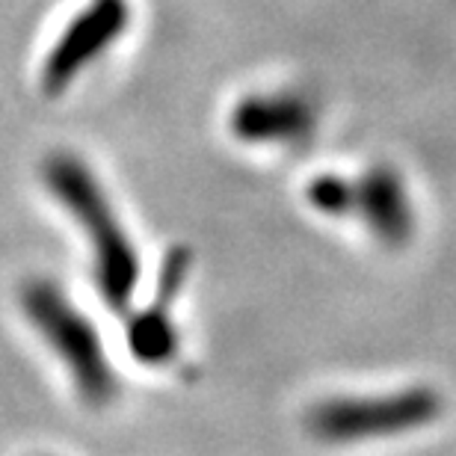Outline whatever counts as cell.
<instances>
[{"mask_svg":"<svg viewBox=\"0 0 456 456\" xmlns=\"http://www.w3.org/2000/svg\"><path fill=\"white\" fill-rule=\"evenodd\" d=\"M442 415V397L427 386H412L379 397H335L308 412V430L321 442L350 444L400 436L433 424Z\"/></svg>","mask_w":456,"mask_h":456,"instance_id":"3957f363","label":"cell"},{"mask_svg":"<svg viewBox=\"0 0 456 456\" xmlns=\"http://www.w3.org/2000/svg\"><path fill=\"white\" fill-rule=\"evenodd\" d=\"M42 184L75 216L93 249L95 281L104 303L113 312H125L140 279V258L134 243L118 223L110 199L98 184L95 172L71 151H51L42 160Z\"/></svg>","mask_w":456,"mask_h":456,"instance_id":"6da1fadb","label":"cell"},{"mask_svg":"<svg viewBox=\"0 0 456 456\" xmlns=\"http://www.w3.org/2000/svg\"><path fill=\"white\" fill-rule=\"evenodd\" d=\"M193 252L187 246H172L160 264L154 303L127 321V350L136 362L160 368L178 355V330L172 323V303L187 285Z\"/></svg>","mask_w":456,"mask_h":456,"instance_id":"5b68a950","label":"cell"},{"mask_svg":"<svg viewBox=\"0 0 456 456\" xmlns=\"http://www.w3.org/2000/svg\"><path fill=\"white\" fill-rule=\"evenodd\" d=\"M228 125L243 142H299L312 134L314 110L294 93L246 95L232 110Z\"/></svg>","mask_w":456,"mask_h":456,"instance_id":"8992f818","label":"cell"},{"mask_svg":"<svg viewBox=\"0 0 456 456\" xmlns=\"http://www.w3.org/2000/svg\"><path fill=\"white\" fill-rule=\"evenodd\" d=\"M355 208L370 234L386 246H403L412 237L415 216L403 178L391 167H373L355 187Z\"/></svg>","mask_w":456,"mask_h":456,"instance_id":"52a82bcc","label":"cell"},{"mask_svg":"<svg viewBox=\"0 0 456 456\" xmlns=\"http://www.w3.org/2000/svg\"><path fill=\"white\" fill-rule=\"evenodd\" d=\"M308 202L321 214L341 216L355 208V187L338 175H321L308 184Z\"/></svg>","mask_w":456,"mask_h":456,"instance_id":"ba28073f","label":"cell"},{"mask_svg":"<svg viewBox=\"0 0 456 456\" xmlns=\"http://www.w3.org/2000/svg\"><path fill=\"white\" fill-rule=\"evenodd\" d=\"M127 24L125 0H95L66 27L57 45L51 48L42 66V89L48 95H60L62 89L95 62L110 45L122 36Z\"/></svg>","mask_w":456,"mask_h":456,"instance_id":"277c9868","label":"cell"},{"mask_svg":"<svg viewBox=\"0 0 456 456\" xmlns=\"http://www.w3.org/2000/svg\"><path fill=\"white\" fill-rule=\"evenodd\" d=\"M18 303L36 335L51 346L89 406H107L116 397L118 379L107 359L95 323L71 303L53 279H27Z\"/></svg>","mask_w":456,"mask_h":456,"instance_id":"7a4b0ae2","label":"cell"}]
</instances>
